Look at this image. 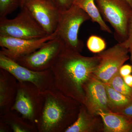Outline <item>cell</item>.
Returning <instances> with one entry per match:
<instances>
[{"label":"cell","mask_w":132,"mask_h":132,"mask_svg":"<svg viewBox=\"0 0 132 132\" xmlns=\"http://www.w3.org/2000/svg\"><path fill=\"white\" fill-rule=\"evenodd\" d=\"M12 131L10 127L4 121L0 120V132Z\"/></svg>","instance_id":"obj_26"},{"label":"cell","mask_w":132,"mask_h":132,"mask_svg":"<svg viewBox=\"0 0 132 132\" xmlns=\"http://www.w3.org/2000/svg\"><path fill=\"white\" fill-rule=\"evenodd\" d=\"M87 47L88 50L94 53H99L105 50L106 43L104 39L97 35L90 36L87 42Z\"/></svg>","instance_id":"obj_20"},{"label":"cell","mask_w":132,"mask_h":132,"mask_svg":"<svg viewBox=\"0 0 132 132\" xmlns=\"http://www.w3.org/2000/svg\"><path fill=\"white\" fill-rule=\"evenodd\" d=\"M110 111L118 113L132 102V98L121 94L105 83Z\"/></svg>","instance_id":"obj_18"},{"label":"cell","mask_w":132,"mask_h":132,"mask_svg":"<svg viewBox=\"0 0 132 132\" xmlns=\"http://www.w3.org/2000/svg\"><path fill=\"white\" fill-rule=\"evenodd\" d=\"M54 33L44 38L28 39L0 36V53L16 61L20 57L35 52L44 44L57 37Z\"/></svg>","instance_id":"obj_11"},{"label":"cell","mask_w":132,"mask_h":132,"mask_svg":"<svg viewBox=\"0 0 132 132\" xmlns=\"http://www.w3.org/2000/svg\"><path fill=\"white\" fill-rule=\"evenodd\" d=\"M119 73L123 78L132 73V65L130 64L123 65L121 67Z\"/></svg>","instance_id":"obj_24"},{"label":"cell","mask_w":132,"mask_h":132,"mask_svg":"<svg viewBox=\"0 0 132 132\" xmlns=\"http://www.w3.org/2000/svg\"><path fill=\"white\" fill-rule=\"evenodd\" d=\"M42 94L44 104L36 124L38 132H65L77 119L81 104L54 87Z\"/></svg>","instance_id":"obj_2"},{"label":"cell","mask_w":132,"mask_h":132,"mask_svg":"<svg viewBox=\"0 0 132 132\" xmlns=\"http://www.w3.org/2000/svg\"><path fill=\"white\" fill-rule=\"evenodd\" d=\"M99 63L93 75L104 83H108L119 73L121 67L130 59L129 50L122 43L98 53Z\"/></svg>","instance_id":"obj_7"},{"label":"cell","mask_w":132,"mask_h":132,"mask_svg":"<svg viewBox=\"0 0 132 132\" xmlns=\"http://www.w3.org/2000/svg\"><path fill=\"white\" fill-rule=\"evenodd\" d=\"M104 20L108 22L114 30L119 43L128 37L132 19V7L126 0H95Z\"/></svg>","instance_id":"obj_3"},{"label":"cell","mask_w":132,"mask_h":132,"mask_svg":"<svg viewBox=\"0 0 132 132\" xmlns=\"http://www.w3.org/2000/svg\"><path fill=\"white\" fill-rule=\"evenodd\" d=\"M99 63L97 55L83 56L79 52L64 47L50 69L53 87L83 104L85 100L83 87L93 75Z\"/></svg>","instance_id":"obj_1"},{"label":"cell","mask_w":132,"mask_h":132,"mask_svg":"<svg viewBox=\"0 0 132 132\" xmlns=\"http://www.w3.org/2000/svg\"><path fill=\"white\" fill-rule=\"evenodd\" d=\"M0 68L12 74L18 81L31 82L41 92L53 87V75L50 69L33 71L21 65L1 53Z\"/></svg>","instance_id":"obj_9"},{"label":"cell","mask_w":132,"mask_h":132,"mask_svg":"<svg viewBox=\"0 0 132 132\" xmlns=\"http://www.w3.org/2000/svg\"><path fill=\"white\" fill-rule=\"evenodd\" d=\"M18 87V81L7 71L0 68V115L11 111Z\"/></svg>","instance_id":"obj_13"},{"label":"cell","mask_w":132,"mask_h":132,"mask_svg":"<svg viewBox=\"0 0 132 132\" xmlns=\"http://www.w3.org/2000/svg\"><path fill=\"white\" fill-rule=\"evenodd\" d=\"M73 4L84 10L90 16L92 21L98 24L102 31L112 34L111 29L102 19L95 0H75Z\"/></svg>","instance_id":"obj_17"},{"label":"cell","mask_w":132,"mask_h":132,"mask_svg":"<svg viewBox=\"0 0 132 132\" xmlns=\"http://www.w3.org/2000/svg\"><path fill=\"white\" fill-rule=\"evenodd\" d=\"M75 0H52L61 12L68 9L73 5Z\"/></svg>","instance_id":"obj_22"},{"label":"cell","mask_w":132,"mask_h":132,"mask_svg":"<svg viewBox=\"0 0 132 132\" xmlns=\"http://www.w3.org/2000/svg\"><path fill=\"white\" fill-rule=\"evenodd\" d=\"M130 132H132V126L131 127V130H130Z\"/></svg>","instance_id":"obj_30"},{"label":"cell","mask_w":132,"mask_h":132,"mask_svg":"<svg viewBox=\"0 0 132 132\" xmlns=\"http://www.w3.org/2000/svg\"><path fill=\"white\" fill-rule=\"evenodd\" d=\"M20 8L27 11L48 35L56 31L61 12L52 0H23Z\"/></svg>","instance_id":"obj_10"},{"label":"cell","mask_w":132,"mask_h":132,"mask_svg":"<svg viewBox=\"0 0 132 132\" xmlns=\"http://www.w3.org/2000/svg\"><path fill=\"white\" fill-rule=\"evenodd\" d=\"M44 99L42 92L31 82L18 81L17 93L11 111L35 125L42 110Z\"/></svg>","instance_id":"obj_5"},{"label":"cell","mask_w":132,"mask_h":132,"mask_svg":"<svg viewBox=\"0 0 132 132\" xmlns=\"http://www.w3.org/2000/svg\"><path fill=\"white\" fill-rule=\"evenodd\" d=\"M20 6H21V5L22 3V2H23V0H20Z\"/></svg>","instance_id":"obj_29"},{"label":"cell","mask_w":132,"mask_h":132,"mask_svg":"<svg viewBox=\"0 0 132 132\" xmlns=\"http://www.w3.org/2000/svg\"><path fill=\"white\" fill-rule=\"evenodd\" d=\"M20 7V0H0V18L6 17Z\"/></svg>","instance_id":"obj_21"},{"label":"cell","mask_w":132,"mask_h":132,"mask_svg":"<svg viewBox=\"0 0 132 132\" xmlns=\"http://www.w3.org/2000/svg\"><path fill=\"white\" fill-rule=\"evenodd\" d=\"M98 115L104 124V132H130L132 126V118L121 114L100 110Z\"/></svg>","instance_id":"obj_15"},{"label":"cell","mask_w":132,"mask_h":132,"mask_svg":"<svg viewBox=\"0 0 132 132\" xmlns=\"http://www.w3.org/2000/svg\"><path fill=\"white\" fill-rule=\"evenodd\" d=\"M124 46L129 50L130 55V61L132 65V19L130 22L128 32V37L125 41L123 42Z\"/></svg>","instance_id":"obj_23"},{"label":"cell","mask_w":132,"mask_h":132,"mask_svg":"<svg viewBox=\"0 0 132 132\" xmlns=\"http://www.w3.org/2000/svg\"><path fill=\"white\" fill-rule=\"evenodd\" d=\"M0 120L4 121L14 132H38L36 126L24 118L15 111H11L0 115Z\"/></svg>","instance_id":"obj_16"},{"label":"cell","mask_w":132,"mask_h":132,"mask_svg":"<svg viewBox=\"0 0 132 132\" xmlns=\"http://www.w3.org/2000/svg\"><path fill=\"white\" fill-rule=\"evenodd\" d=\"M12 19L0 18V36L21 39H39L48 35L24 9Z\"/></svg>","instance_id":"obj_6"},{"label":"cell","mask_w":132,"mask_h":132,"mask_svg":"<svg viewBox=\"0 0 132 132\" xmlns=\"http://www.w3.org/2000/svg\"><path fill=\"white\" fill-rule=\"evenodd\" d=\"M83 89L85 100L83 104L91 113L98 115L100 110L110 111L105 83L93 75L85 83Z\"/></svg>","instance_id":"obj_12"},{"label":"cell","mask_w":132,"mask_h":132,"mask_svg":"<svg viewBox=\"0 0 132 132\" xmlns=\"http://www.w3.org/2000/svg\"><path fill=\"white\" fill-rule=\"evenodd\" d=\"M123 78L125 83L130 87H132V75L127 76Z\"/></svg>","instance_id":"obj_27"},{"label":"cell","mask_w":132,"mask_h":132,"mask_svg":"<svg viewBox=\"0 0 132 132\" xmlns=\"http://www.w3.org/2000/svg\"><path fill=\"white\" fill-rule=\"evenodd\" d=\"M132 7V0H126Z\"/></svg>","instance_id":"obj_28"},{"label":"cell","mask_w":132,"mask_h":132,"mask_svg":"<svg viewBox=\"0 0 132 132\" xmlns=\"http://www.w3.org/2000/svg\"><path fill=\"white\" fill-rule=\"evenodd\" d=\"M117 113L121 114L128 118H132V102Z\"/></svg>","instance_id":"obj_25"},{"label":"cell","mask_w":132,"mask_h":132,"mask_svg":"<svg viewBox=\"0 0 132 132\" xmlns=\"http://www.w3.org/2000/svg\"><path fill=\"white\" fill-rule=\"evenodd\" d=\"M65 132H104L101 117L93 114L81 104L77 119Z\"/></svg>","instance_id":"obj_14"},{"label":"cell","mask_w":132,"mask_h":132,"mask_svg":"<svg viewBox=\"0 0 132 132\" xmlns=\"http://www.w3.org/2000/svg\"><path fill=\"white\" fill-rule=\"evenodd\" d=\"M106 84L121 94L132 98V87L125 83L123 77L119 73L114 75Z\"/></svg>","instance_id":"obj_19"},{"label":"cell","mask_w":132,"mask_h":132,"mask_svg":"<svg viewBox=\"0 0 132 132\" xmlns=\"http://www.w3.org/2000/svg\"><path fill=\"white\" fill-rule=\"evenodd\" d=\"M90 19L84 10L74 4L61 12L55 32L65 47L79 53L82 52L84 45L78 37L79 30L82 24Z\"/></svg>","instance_id":"obj_4"},{"label":"cell","mask_w":132,"mask_h":132,"mask_svg":"<svg viewBox=\"0 0 132 132\" xmlns=\"http://www.w3.org/2000/svg\"><path fill=\"white\" fill-rule=\"evenodd\" d=\"M64 47L59 38L52 39L30 54L20 57L16 61L25 67L36 71L50 69Z\"/></svg>","instance_id":"obj_8"}]
</instances>
